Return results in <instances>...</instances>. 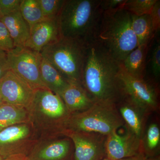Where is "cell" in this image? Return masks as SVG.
<instances>
[{"label":"cell","mask_w":160,"mask_h":160,"mask_svg":"<svg viewBox=\"0 0 160 160\" xmlns=\"http://www.w3.org/2000/svg\"><path fill=\"white\" fill-rule=\"evenodd\" d=\"M40 74L46 88L59 95L69 85V81L43 57L40 66Z\"/></svg>","instance_id":"ac0fdd59"},{"label":"cell","mask_w":160,"mask_h":160,"mask_svg":"<svg viewBox=\"0 0 160 160\" xmlns=\"http://www.w3.org/2000/svg\"><path fill=\"white\" fill-rule=\"evenodd\" d=\"M10 70L7 52L0 50V79Z\"/></svg>","instance_id":"4dcf8cb0"},{"label":"cell","mask_w":160,"mask_h":160,"mask_svg":"<svg viewBox=\"0 0 160 160\" xmlns=\"http://www.w3.org/2000/svg\"><path fill=\"white\" fill-rule=\"evenodd\" d=\"M125 123L116 104L94 102L87 110L69 115L64 124L66 131L95 132L107 136L124 126Z\"/></svg>","instance_id":"5b68a950"},{"label":"cell","mask_w":160,"mask_h":160,"mask_svg":"<svg viewBox=\"0 0 160 160\" xmlns=\"http://www.w3.org/2000/svg\"><path fill=\"white\" fill-rule=\"evenodd\" d=\"M20 11L30 28L45 19L38 0H22Z\"/></svg>","instance_id":"7402d4cb"},{"label":"cell","mask_w":160,"mask_h":160,"mask_svg":"<svg viewBox=\"0 0 160 160\" xmlns=\"http://www.w3.org/2000/svg\"><path fill=\"white\" fill-rule=\"evenodd\" d=\"M10 70L28 83L33 90L46 88L40 74L41 52L26 47H15L7 52Z\"/></svg>","instance_id":"ba28073f"},{"label":"cell","mask_w":160,"mask_h":160,"mask_svg":"<svg viewBox=\"0 0 160 160\" xmlns=\"http://www.w3.org/2000/svg\"><path fill=\"white\" fill-rule=\"evenodd\" d=\"M0 21L9 32L15 47H25L30 33V27L19 11L4 16Z\"/></svg>","instance_id":"e0dca14e"},{"label":"cell","mask_w":160,"mask_h":160,"mask_svg":"<svg viewBox=\"0 0 160 160\" xmlns=\"http://www.w3.org/2000/svg\"><path fill=\"white\" fill-rule=\"evenodd\" d=\"M31 122L20 123L0 131V156L3 159L16 155L28 156L39 139Z\"/></svg>","instance_id":"52a82bcc"},{"label":"cell","mask_w":160,"mask_h":160,"mask_svg":"<svg viewBox=\"0 0 160 160\" xmlns=\"http://www.w3.org/2000/svg\"><path fill=\"white\" fill-rule=\"evenodd\" d=\"M157 0H126L122 7L132 15L149 14Z\"/></svg>","instance_id":"603a6c76"},{"label":"cell","mask_w":160,"mask_h":160,"mask_svg":"<svg viewBox=\"0 0 160 160\" xmlns=\"http://www.w3.org/2000/svg\"><path fill=\"white\" fill-rule=\"evenodd\" d=\"M117 106L128 131L142 140L145 116L147 113L127 96L121 100Z\"/></svg>","instance_id":"9a60e30c"},{"label":"cell","mask_w":160,"mask_h":160,"mask_svg":"<svg viewBox=\"0 0 160 160\" xmlns=\"http://www.w3.org/2000/svg\"><path fill=\"white\" fill-rule=\"evenodd\" d=\"M60 136L69 138L74 147V160H102L106 153L107 136L95 133L66 131Z\"/></svg>","instance_id":"30bf717a"},{"label":"cell","mask_w":160,"mask_h":160,"mask_svg":"<svg viewBox=\"0 0 160 160\" xmlns=\"http://www.w3.org/2000/svg\"><path fill=\"white\" fill-rule=\"evenodd\" d=\"M22 0H0V11L3 16L19 11Z\"/></svg>","instance_id":"4316f807"},{"label":"cell","mask_w":160,"mask_h":160,"mask_svg":"<svg viewBox=\"0 0 160 160\" xmlns=\"http://www.w3.org/2000/svg\"><path fill=\"white\" fill-rule=\"evenodd\" d=\"M2 100H1V99H0V105H1V104H2Z\"/></svg>","instance_id":"8d00e7d4"},{"label":"cell","mask_w":160,"mask_h":160,"mask_svg":"<svg viewBox=\"0 0 160 160\" xmlns=\"http://www.w3.org/2000/svg\"><path fill=\"white\" fill-rule=\"evenodd\" d=\"M4 160H28V159L26 156L16 155L10 157Z\"/></svg>","instance_id":"1f68e13d"},{"label":"cell","mask_w":160,"mask_h":160,"mask_svg":"<svg viewBox=\"0 0 160 160\" xmlns=\"http://www.w3.org/2000/svg\"><path fill=\"white\" fill-rule=\"evenodd\" d=\"M65 0H38L45 18L57 17Z\"/></svg>","instance_id":"cb8c5ba5"},{"label":"cell","mask_w":160,"mask_h":160,"mask_svg":"<svg viewBox=\"0 0 160 160\" xmlns=\"http://www.w3.org/2000/svg\"><path fill=\"white\" fill-rule=\"evenodd\" d=\"M14 47L9 32L2 22L0 21V50L8 52Z\"/></svg>","instance_id":"484cf974"},{"label":"cell","mask_w":160,"mask_h":160,"mask_svg":"<svg viewBox=\"0 0 160 160\" xmlns=\"http://www.w3.org/2000/svg\"><path fill=\"white\" fill-rule=\"evenodd\" d=\"M123 91L147 114L158 109V94L156 89L144 78L132 76L123 69L121 63L119 75Z\"/></svg>","instance_id":"9c48e42d"},{"label":"cell","mask_w":160,"mask_h":160,"mask_svg":"<svg viewBox=\"0 0 160 160\" xmlns=\"http://www.w3.org/2000/svg\"><path fill=\"white\" fill-rule=\"evenodd\" d=\"M101 1L65 0L58 16L62 37L93 40L103 13Z\"/></svg>","instance_id":"3957f363"},{"label":"cell","mask_w":160,"mask_h":160,"mask_svg":"<svg viewBox=\"0 0 160 160\" xmlns=\"http://www.w3.org/2000/svg\"><path fill=\"white\" fill-rule=\"evenodd\" d=\"M152 28L155 32L159 30L160 28V1L157 0L150 14Z\"/></svg>","instance_id":"f1b7e54d"},{"label":"cell","mask_w":160,"mask_h":160,"mask_svg":"<svg viewBox=\"0 0 160 160\" xmlns=\"http://www.w3.org/2000/svg\"><path fill=\"white\" fill-rule=\"evenodd\" d=\"M132 27L137 38L138 46L149 45L154 36L149 14L137 16L132 14Z\"/></svg>","instance_id":"44dd1931"},{"label":"cell","mask_w":160,"mask_h":160,"mask_svg":"<svg viewBox=\"0 0 160 160\" xmlns=\"http://www.w3.org/2000/svg\"><path fill=\"white\" fill-rule=\"evenodd\" d=\"M126 0H101L100 8L103 12L122 8Z\"/></svg>","instance_id":"f546056e"},{"label":"cell","mask_w":160,"mask_h":160,"mask_svg":"<svg viewBox=\"0 0 160 160\" xmlns=\"http://www.w3.org/2000/svg\"><path fill=\"white\" fill-rule=\"evenodd\" d=\"M160 142L159 127L156 123L150 124L146 132V149L149 151H154L159 146Z\"/></svg>","instance_id":"d4e9b609"},{"label":"cell","mask_w":160,"mask_h":160,"mask_svg":"<svg viewBox=\"0 0 160 160\" xmlns=\"http://www.w3.org/2000/svg\"><path fill=\"white\" fill-rule=\"evenodd\" d=\"M143 158H144L141 154L136 156L133 157L126 158L121 159H109L106 158L102 160H142Z\"/></svg>","instance_id":"d6a6232c"},{"label":"cell","mask_w":160,"mask_h":160,"mask_svg":"<svg viewBox=\"0 0 160 160\" xmlns=\"http://www.w3.org/2000/svg\"><path fill=\"white\" fill-rule=\"evenodd\" d=\"M152 71L155 77L158 78L160 73V45L158 43L152 50L151 58Z\"/></svg>","instance_id":"83f0119b"},{"label":"cell","mask_w":160,"mask_h":160,"mask_svg":"<svg viewBox=\"0 0 160 160\" xmlns=\"http://www.w3.org/2000/svg\"><path fill=\"white\" fill-rule=\"evenodd\" d=\"M3 16L2 15V13H1V12L0 11V20H1V18H2V17Z\"/></svg>","instance_id":"836d02e7"},{"label":"cell","mask_w":160,"mask_h":160,"mask_svg":"<svg viewBox=\"0 0 160 160\" xmlns=\"http://www.w3.org/2000/svg\"><path fill=\"white\" fill-rule=\"evenodd\" d=\"M29 120L40 138L59 135L70 113L59 95L46 88L34 90L28 109Z\"/></svg>","instance_id":"277c9868"},{"label":"cell","mask_w":160,"mask_h":160,"mask_svg":"<svg viewBox=\"0 0 160 160\" xmlns=\"http://www.w3.org/2000/svg\"><path fill=\"white\" fill-rule=\"evenodd\" d=\"M58 17L46 18L30 28L25 47L41 52L43 48L62 38Z\"/></svg>","instance_id":"5bb4252c"},{"label":"cell","mask_w":160,"mask_h":160,"mask_svg":"<svg viewBox=\"0 0 160 160\" xmlns=\"http://www.w3.org/2000/svg\"><path fill=\"white\" fill-rule=\"evenodd\" d=\"M88 42L62 37L43 48L41 53L68 81L82 84Z\"/></svg>","instance_id":"8992f818"},{"label":"cell","mask_w":160,"mask_h":160,"mask_svg":"<svg viewBox=\"0 0 160 160\" xmlns=\"http://www.w3.org/2000/svg\"><path fill=\"white\" fill-rule=\"evenodd\" d=\"M34 90L11 70L0 79V99L3 103L28 109Z\"/></svg>","instance_id":"8fae6325"},{"label":"cell","mask_w":160,"mask_h":160,"mask_svg":"<svg viewBox=\"0 0 160 160\" xmlns=\"http://www.w3.org/2000/svg\"><path fill=\"white\" fill-rule=\"evenodd\" d=\"M93 39L122 62L138 46L132 27V14L122 8L103 12Z\"/></svg>","instance_id":"7a4b0ae2"},{"label":"cell","mask_w":160,"mask_h":160,"mask_svg":"<svg viewBox=\"0 0 160 160\" xmlns=\"http://www.w3.org/2000/svg\"><path fill=\"white\" fill-rule=\"evenodd\" d=\"M53 135L41 138L29 152L28 160H68L73 143L69 138Z\"/></svg>","instance_id":"7c38bea8"},{"label":"cell","mask_w":160,"mask_h":160,"mask_svg":"<svg viewBox=\"0 0 160 160\" xmlns=\"http://www.w3.org/2000/svg\"><path fill=\"white\" fill-rule=\"evenodd\" d=\"M142 140L129 131L121 135L114 131L106 137V153L109 159H121L141 154Z\"/></svg>","instance_id":"4fadbf2b"},{"label":"cell","mask_w":160,"mask_h":160,"mask_svg":"<svg viewBox=\"0 0 160 160\" xmlns=\"http://www.w3.org/2000/svg\"><path fill=\"white\" fill-rule=\"evenodd\" d=\"M149 45L138 46L129 53L122 62L124 70L134 77L144 78L146 60Z\"/></svg>","instance_id":"d6986e66"},{"label":"cell","mask_w":160,"mask_h":160,"mask_svg":"<svg viewBox=\"0 0 160 160\" xmlns=\"http://www.w3.org/2000/svg\"><path fill=\"white\" fill-rule=\"evenodd\" d=\"M0 160H4V159H3V158L2 157L0 156Z\"/></svg>","instance_id":"d590c367"},{"label":"cell","mask_w":160,"mask_h":160,"mask_svg":"<svg viewBox=\"0 0 160 160\" xmlns=\"http://www.w3.org/2000/svg\"><path fill=\"white\" fill-rule=\"evenodd\" d=\"M142 160H156V159H145L143 158Z\"/></svg>","instance_id":"e575fe53"},{"label":"cell","mask_w":160,"mask_h":160,"mask_svg":"<svg viewBox=\"0 0 160 160\" xmlns=\"http://www.w3.org/2000/svg\"><path fill=\"white\" fill-rule=\"evenodd\" d=\"M70 114L85 111L94 102L80 83L70 82L60 95Z\"/></svg>","instance_id":"2e32d148"},{"label":"cell","mask_w":160,"mask_h":160,"mask_svg":"<svg viewBox=\"0 0 160 160\" xmlns=\"http://www.w3.org/2000/svg\"><path fill=\"white\" fill-rule=\"evenodd\" d=\"M121 63L95 40L88 43L82 85L93 102L117 105L126 96L119 77Z\"/></svg>","instance_id":"6da1fadb"},{"label":"cell","mask_w":160,"mask_h":160,"mask_svg":"<svg viewBox=\"0 0 160 160\" xmlns=\"http://www.w3.org/2000/svg\"><path fill=\"white\" fill-rule=\"evenodd\" d=\"M29 122L28 109L5 103L0 105V131L9 126Z\"/></svg>","instance_id":"ffe728a7"}]
</instances>
